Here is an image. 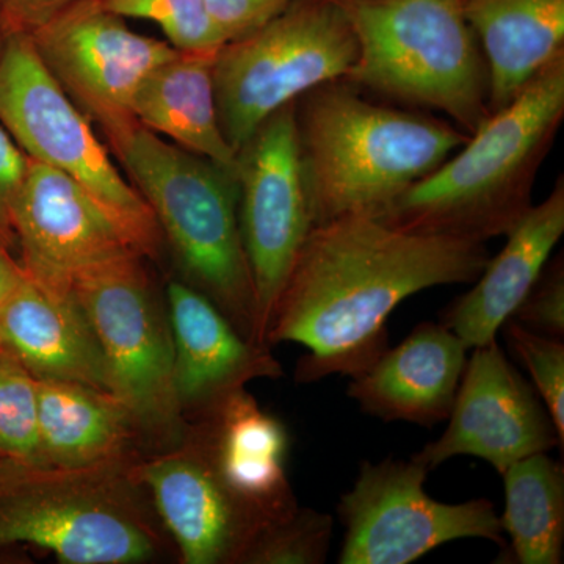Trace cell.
<instances>
[{"mask_svg":"<svg viewBox=\"0 0 564 564\" xmlns=\"http://www.w3.org/2000/svg\"><path fill=\"white\" fill-rule=\"evenodd\" d=\"M489 258L485 243L406 232L367 215L322 223L293 263L265 345L306 348L300 383L358 377L388 350L386 325L403 300L437 285L473 284Z\"/></svg>","mask_w":564,"mask_h":564,"instance_id":"cell-1","label":"cell"},{"mask_svg":"<svg viewBox=\"0 0 564 564\" xmlns=\"http://www.w3.org/2000/svg\"><path fill=\"white\" fill-rule=\"evenodd\" d=\"M467 345L443 323L423 322L351 378L347 395L384 422L432 426L447 421L467 362Z\"/></svg>","mask_w":564,"mask_h":564,"instance_id":"cell-17","label":"cell"},{"mask_svg":"<svg viewBox=\"0 0 564 564\" xmlns=\"http://www.w3.org/2000/svg\"><path fill=\"white\" fill-rule=\"evenodd\" d=\"M0 347L39 380H62L110 393L98 339L70 285L21 280L0 306Z\"/></svg>","mask_w":564,"mask_h":564,"instance_id":"cell-16","label":"cell"},{"mask_svg":"<svg viewBox=\"0 0 564 564\" xmlns=\"http://www.w3.org/2000/svg\"><path fill=\"white\" fill-rule=\"evenodd\" d=\"M124 18L154 22L166 40L182 52H217L225 40L212 24L203 0H99Z\"/></svg>","mask_w":564,"mask_h":564,"instance_id":"cell-27","label":"cell"},{"mask_svg":"<svg viewBox=\"0 0 564 564\" xmlns=\"http://www.w3.org/2000/svg\"><path fill=\"white\" fill-rule=\"evenodd\" d=\"M334 521L313 508H296L295 513L265 527L250 544L240 563L323 564L328 558Z\"/></svg>","mask_w":564,"mask_h":564,"instance_id":"cell-26","label":"cell"},{"mask_svg":"<svg viewBox=\"0 0 564 564\" xmlns=\"http://www.w3.org/2000/svg\"><path fill=\"white\" fill-rule=\"evenodd\" d=\"M430 470L406 459L364 462L356 484L343 494L340 564H410L434 549L480 538L503 547L500 516L486 499L443 503L426 494Z\"/></svg>","mask_w":564,"mask_h":564,"instance_id":"cell-10","label":"cell"},{"mask_svg":"<svg viewBox=\"0 0 564 564\" xmlns=\"http://www.w3.org/2000/svg\"><path fill=\"white\" fill-rule=\"evenodd\" d=\"M22 269L20 262L14 261L11 252L0 248V306L9 299L18 281L21 280Z\"/></svg>","mask_w":564,"mask_h":564,"instance_id":"cell-33","label":"cell"},{"mask_svg":"<svg viewBox=\"0 0 564 564\" xmlns=\"http://www.w3.org/2000/svg\"><path fill=\"white\" fill-rule=\"evenodd\" d=\"M31 36L51 76L101 129L115 154L140 128L133 101L141 82L177 51L131 31L99 0L73 3Z\"/></svg>","mask_w":564,"mask_h":564,"instance_id":"cell-11","label":"cell"},{"mask_svg":"<svg viewBox=\"0 0 564 564\" xmlns=\"http://www.w3.org/2000/svg\"><path fill=\"white\" fill-rule=\"evenodd\" d=\"M505 510L500 524L511 540L508 563L562 564L564 470L547 454L511 464L502 474Z\"/></svg>","mask_w":564,"mask_h":564,"instance_id":"cell-24","label":"cell"},{"mask_svg":"<svg viewBox=\"0 0 564 564\" xmlns=\"http://www.w3.org/2000/svg\"><path fill=\"white\" fill-rule=\"evenodd\" d=\"M217 52L176 51L159 63L141 82L133 113L148 131L236 173V151L218 121L214 85Z\"/></svg>","mask_w":564,"mask_h":564,"instance_id":"cell-22","label":"cell"},{"mask_svg":"<svg viewBox=\"0 0 564 564\" xmlns=\"http://www.w3.org/2000/svg\"><path fill=\"white\" fill-rule=\"evenodd\" d=\"M193 288L263 345L237 209L236 173L140 126L117 152Z\"/></svg>","mask_w":564,"mask_h":564,"instance_id":"cell-5","label":"cell"},{"mask_svg":"<svg viewBox=\"0 0 564 564\" xmlns=\"http://www.w3.org/2000/svg\"><path fill=\"white\" fill-rule=\"evenodd\" d=\"M0 124L33 161L76 181L141 258L158 254L162 231L151 207L51 76L28 33H10L0 57Z\"/></svg>","mask_w":564,"mask_h":564,"instance_id":"cell-6","label":"cell"},{"mask_svg":"<svg viewBox=\"0 0 564 564\" xmlns=\"http://www.w3.org/2000/svg\"><path fill=\"white\" fill-rule=\"evenodd\" d=\"M447 421L443 436L413 456L429 470L455 456H475L502 475L527 456L563 451L543 400L496 340L474 348Z\"/></svg>","mask_w":564,"mask_h":564,"instance_id":"cell-13","label":"cell"},{"mask_svg":"<svg viewBox=\"0 0 564 564\" xmlns=\"http://www.w3.org/2000/svg\"><path fill=\"white\" fill-rule=\"evenodd\" d=\"M358 51L334 0H293L259 31L226 43L215 55L214 85L229 147L237 154L274 111L321 85L347 80Z\"/></svg>","mask_w":564,"mask_h":564,"instance_id":"cell-7","label":"cell"},{"mask_svg":"<svg viewBox=\"0 0 564 564\" xmlns=\"http://www.w3.org/2000/svg\"><path fill=\"white\" fill-rule=\"evenodd\" d=\"M293 0H203L207 17L225 43L251 35L280 17Z\"/></svg>","mask_w":564,"mask_h":564,"instance_id":"cell-30","label":"cell"},{"mask_svg":"<svg viewBox=\"0 0 564 564\" xmlns=\"http://www.w3.org/2000/svg\"><path fill=\"white\" fill-rule=\"evenodd\" d=\"M140 477L184 563H240L265 529L223 485L204 441L196 451L147 464Z\"/></svg>","mask_w":564,"mask_h":564,"instance_id":"cell-15","label":"cell"},{"mask_svg":"<svg viewBox=\"0 0 564 564\" xmlns=\"http://www.w3.org/2000/svg\"><path fill=\"white\" fill-rule=\"evenodd\" d=\"M210 426L204 437L215 470L229 492L263 527L295 513L289 484V432L245 392L234 391L209 408Z\"/></svg>","mask_w":564,"mask_h":564,"instance_id":"cell-19","label":"cell"},{"mask_svg":"<svg viewBox=\"0 0 564 564\" xmlns=\"http://www.w3.org/2000/svg\"><path fill=\"white\" fill-rule=\"evenodd\" d=\"M14 232L21 269L52 284L70 285L85 270L137 252L76 181L33 159Z\"/></svg>","mask_w":564,"mask_h":564,"instance_id":"cell-14","label":"cell"},{"mask_svg":"<svg viewBox=\"0 0 564 564\" xmlns=\"http://www.w3.org/2000/svg\"><path fill=\"white\" fill-rule=\"evenodd\" d=\"M173 377L184 406H214L252 378H278L282 367L267 345L252 344L198 289L169 288Z\"/></svg>","mask_w":564,"mask_h":564,"instance_id":"cell-18","label":"cell"},{"mask_svg":"<svg viewBox=\"0 0 564 564\" xmlns=\"http://www.w3.org/2000/svg\"><path fill=\"white\" fill-rule=\"evenodd\" d=\"M41 451L47 467L65 470L117 466L131 440V419L101 391L62 380H39Z\"/></svg>","mask_w":564,"mask_h":564,"instance_id":"cell-23","label":"cell"},{"mask_svg":"<svg viewBox=\"0 0 564 564\" xmlns=\"http://www.w3.org/2000/svg\"><path fill=\"white\" fill-rule=\"evenodd\" d=\"M511 321L543 336H564V261L563 254L545 263L543 273L527 293Z\"/></svg>","mask_w":564,"mask_h":564,"instance_id":"cell-29","label":"cell"},{"mask_svg":"<svg viewBox=\"0 0 564 564\" xmlns=\"http://www.w3.org/2000/svg\"><path fill=\"white\" fill-rule=\"evenodd\" d=\"M505 340L521 359L534 391L543 400L564 444V344L562 339L530 332L508 318L502 328Z\"/></svg>","mask_w":564,"mask_h":564,"instance_id":"cell-28","label":"cell"},{"mask_svg":"<svg viewBox=\"0 0 564 564\" xmlns=\"http://www.w3.org/2000/svg\"><path fill=\"white\" fill-rule=\"evenodd\" d=\"M10 31L7 28L6 20H3L2 11H0V57H2L3 50H6L7 40H9Z\"/></svg>","mask_w":564,"mask_h":564,"instance_id":"cell-34","label":"cell"},{"mask_svg":"<svg viewBox=\"0 0 564 564\" xmlns=\"http://www.w3.org/2000/svg\"><path fill=\"white\" fill-rule=\"evenodd\" d=\"M464 14L488 66L491 113L564 55V0H464Z\"/></svg>","mask_w":564,"mask_h":564,"instance_id":"cell-21","label":"cell"},{"mask_svg":"<svg viewBox=\"0 0 564 564\" xmlns=\"http://www.w3.org/2000/svg\"><path fill=\"white\" fill-rule=\"evenodd\" d=\"M564 232V180L508 234L503 250L489 258L474 288L441 314V323L467 348L496 340L503 323L532 291Z\"/></svg>","mask_w":564,"mask_h":564,"instance_id":"cell-20","label":"cell"},{"mask_svg":"<svg viewBox=\"0 0 564 564\" xmlns=\"http://www.w3.org/2000/svg\"><path fill=\"white\" fill-rule=\"evenodd\" d=\"M295 122L314 226L380 218L470 137L440 118L370 101L345 79L296 99Z\"/></svg>","mask_w":564,"mask_h":564,"instance_id":"cell-2","label":"cell"},{"mask_svg":"<svg viewBox=\"0 0 564 564\" xmlns=\"http://www.w3.org/2000/svg\"><path fill=\"white\" fill-rule=\"evenodd\" d=\"M31 158L0 124V248L18 250L14 210L28 180Z\"/></svg>","mask_w":564,"mask_h":564,"instance_id":"cell-31","label":"cell"},{"mask_svg":"<svg viewBox=\"0 0 564 564\" xmlns=\"http://www.w3.org/2000/svg\"><path fill=\"white\" fill-rule=\"evenodd\" d=\"M237 209L265 345L281 293L314 228L296 139L295 102L274 111L237 151Z\"/></svg>","mask_w":564,"mask_h":564,"instance_id":"cell-12","label":"cell"},{"mask_svg":"<svg viewBox=\"0 0 564 564\" xmlns=\"http://www.w3.org/2000/svg\"><path fill=\"white\" fill-rule=\"evenodd\" d=\"M20 466L0 458V547L46 549L68 564H131L154 540L109 470Z\"/></svg>","mask_w":564,"mask_h":564,"instance_id":"cell-8","label":"cell"},{"mask_svg":"<svg viewBox=\"0 0 564 564\" xmlns=\"http://www.w3.org/2000/svg\"><path fill=\"white\" fill-rule=\"evenodd\" d=\"M358 40L348 82L404 106L436 110L467 135L489 117L485 55L464 0H334Z\"/></svg>","mask_w":564,"mask_h":564,"instance_id":"cell-4","label":"cell"},{"mask_svg":"<svg viewBox=\"0 0 564 564\" xmlns=\"http://www.w3.org/2000/svg\"><path fill=\"white\" fill-rule=\"evenodd\" d=\"M106 361L110 393L133 429L173 436L182 404L173 377L170 326L152 296L141 256L128 252L73 280Z\"/></svg>","mask_w":564,"mask_h":564,"instance_id":"cell-9","label":"cell"},{"mask_svg":"<svg viewBox=\"0 0 564 564\" xmlns=\"http://www.w3.org/2000/svg\"><path fill=\"white\" fill-rule=\"evenodd\" d=\"M0 458L47 467L40 441L36 378L0 347Z\"/></svg>","mask_w":564,"mask_h":564,"instance_id":"cell-25","label":"cell"},{"mask_svg":"<svg viewBox=\"0 0 564 564\" xmlns=\"http://www.w3.org/2000/svg\"><path fill=\"white\" fill-rule=\"evenodd\" d=\"M79 0H0L10 33L32 35Z\"/></svg>","mask_w":564,"mask_h":564,"instance_id":"cell-32","label":"cell"},{"mask_svg":"<svg viewBox=\"0 0 564 564\" xmlns=\"http://www.w3.org/2000/svg\"><path fill=\"white\" fill-rule=\"evenodd\" d=\"M563 120L564 55L378 220L406 232L477 243L507 237L533 207L534 181Z\"/></svg>","mask_w":564,"mask_h":564,"instance_id":"cell-3","label":"cell"}]
</instances>
